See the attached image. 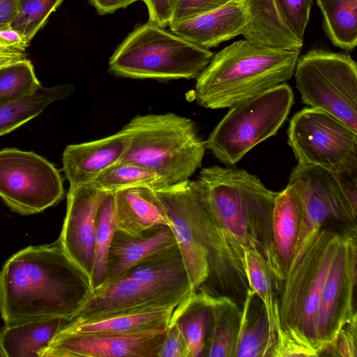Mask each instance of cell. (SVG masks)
<instances>
[{
  "instance_id": "obj_41",
  "label": "cell",
  "mask_w": 357,
  "mask_h": 357,
  "mask_svg": "<svg viewBox=\"0 0 357 357\" xmlns=\"http://www.w3.org/2000/svg\"><path fill=\"white\" fill-rule=\"evenodd\" d=\"M335 174L345 195L357 206V171Z\"/></svg>"
},
{
  "instance_id": "obj_3",
  "label": "cell",
  "mask_w": 357,
  "mask_h": 357,
  "mask_svg": "<svg viewBox=\"0 0 357 357\" xmlns=\"http://www.w3.org/2000/svg\"><path fill=\"white\" fill-rule=\"evenodd\" d=\"M299 55L300 50L234 42L213 55L196 79V102L208 109L230 108L290 79Z\"/></svg>"
},
{
  "instance_id": "obj_7",
  "label": "cell",
  "mask_w": 357,
  "mask_h": 357,
  "mask_svg": "<svg viewBox=\"0 0 357 357\" xmlns=\"http://www.w3.org/2000/svg\"><path fill=\"white\" fill-rule=\"evenodd\" d=\"M293 103V90L284 82L232 106L209 135L206 149L222 163L235 165L277 133Z\"/></svg>"
},
{
  "instance_id": "obj_4",
  "label": "cell",
  "mask_w": 357,
  "mask_h": 357,
  "mask_svg": "<svg viewBox=\"0 0 357 357\" xmlns=\"http://www.w3.org/2000/svg\"><path fill=\"white\" fill-rule=\"evenodd\" d=\"M341 238L342 234L321 227L303 244L286 279L279 283L278 309L283 338L293 339L318 356V310Z\"/></svg>"
},
{
  "instance_id": "obj_25",
  "label": "cell",
  "mask_w": 357,
  "mask_h": 357,
  "mask_svg": "<svg viewBox=\"0 0 357 357\" xmlns=\"http://www.w3.org/2000/svg\"><path fill=\"white\" fill-rule=\"evenodd\" d=\"M68 321L61 318L5 325L0 331L3 357H39Z\"/></svg>"
},
{
  "instance_id": "obj_37",
  "label": "cell",
  "mask_w": 357,
  "mask_h": 357,
  "mask_svg": "<svg viewBox=\"0 0 357 357\" xmlns=\"http://www.w3.org/2000/svg\"><path fill=\"white\" fill-rule=\"evenodd\" d=\"M319 356H357V317L342 326L335 338L322 348Z\"/></svg>"
},
{
  "instance_id": "obj_44",
  "label": "cell",
  "mask_w": 357,
  "mask_h": 357,
  "mask_svg": "<svg viewBox=\"0 0 357 357\" xmlns=\"http://www.w3.org/2000/svg\"><path fill=\"white\" fill-rule=\"evenodd\" d=\"M27 59L25 52L3 50H0V69Z\"/></svg>"
},
{
  "instance_id": "obj_38",
  "label": "cell",
  "mask_w": 357,
  "mask_h": 357,
  "mask_svg": "<svg viewBox=\"0 0 357 357\" xmlns=\"http://www.w3.org/2000/svg\"><path fill=\"white\" fill-rule=\"evenodd\" d=\"M288 24L301 39L310 20L312 0H275Z\"/></svg>"
},
{
  "instance_id": "obj_18",
  "label": "cell",
  "mask_w": 357,
  "mask_h": 357,
  "mask_svg": "<svg viewBox=\"0 0 357 357\" xmlns=\"http://www.w3.org/2000/svg\"><path fill=\"white\" fill-rule=\"evenodd\" d=\"M248 20L245 1L231 0L220 8L169 27L172 32L209 49L241 35Z\"/></svg>"
},
{
  "instance_id": "obj_8",
  "label": "cell",
  "mask_w": 357,
  "mask_h": 357,
  "mask_svg": "<svg viewBox=\"0 0 357 357\" xmlns=\"http://www.w3.org/2000/svg\"><path fill=\"white\" fill-rule=\"evenodd\" d=\"M302 102L334 116L357 133V66L349 54L312 48L294 69Z\"/></svg>"
},
{
  "instance_id": "obj_15",
  "label": "cell",
  "mask_w": 357,
  "mask_h": 357,
  "mask_svg": "<svg viewBox=\"0 0 357 357\" xmlns=\"http://www.w3.org/2000/svg\"><path fill=\"white\" fill-rule=\"evenodd\" d=\"M102 191L92 183L70 186L61 232L57 240L67 256L89 278L95 248L96 216Z\"/></svg>"
},
{
  "instance_id": "obj_34",
  "label": "cell",
  "mask_w": 357,
  "mask_h": 357,
  "mask_svg": "<svg viewBox=\"0 0 357 357\" xmlns=\"http://www.w3.org/2000/svg\"><path fill=\"white\" fill-rule=\"evenodd\" d=\"M41 86L27 58L0 69V103L22 98Z\"/></svg>"
},
{
  "instance_id": "obj_17",
  "label": "cell",
  "mask_w": 357,
  "mask_h": 357,
  "mask_svg": "<svg viewBox=\"0 0 357 357\" xmlns=\"http://www.w3.org/2000/svg\"><path fill=\"white\" fill-rule=\"evenodd\" d=\"M130 140V136L121 130L100 139L68 145L62 162L70 186L89 183L119 162L129 148Z\"/></svg>"
},
{
  "instance_id": "obj_23",
  "label": "cell",
  "mask_w": 357,
  "mask_h": 357,
  "mask_svg": "<svg viewBox=\"0 0 357 357\" xmlns=\"http://www.w3.org/2000/svg\"><path fill=\"white\" fill-rule=\"evenodd\" d=\"M114 193L116 231L134 235L156 226H170L155 190L136 187Z\"/></svg>"
},
{
  "instance_id": "obj_42",
  "label": "cell",
  "mask_w": 357,
  "mask_h": 357,
  "mask_svg": "<svg viewBox=\"0 0 357 357\" xmlns=\"http://www.w3.org/2000/svg\"><path fill=\"white\" fill-rule=\"evenodd\" d=\"M21 0H0V29L12 26L20 6Z\"/></svg>"
},
{
  "instance_id": "obj_43",
  "label": "cell",
  "mask_w": 357,
  "mask_h": 357,
  "mask_svg": "<svg viewBox=\"0 0 357 357\" xmlns=\"http://www.w3.org/2000/svg\"><path fill=\"white\" fill-rule=\"evenodd\" d=\"M137 1L144 0H89L100 15L112 13Z\"/></svg>"
},
{
  "instance_id": "obj_13",
  "label": "cell",
  "mask_w": 357,
  "mask_h": 357,
  "mask_svg": "<svg viewBox=\"0 0 357 357\" xmlns=\"http://www.w3.org/2000/svg\"><path fill=\"white\" fill-rule=\"evenodd\" d=\"M168 324L124 333H72L60 330L39 357H158Z\"/></svg>"
},
{
  "instance_id": "obj_35",
  "label": "cell",
  "mask_w": 357,
  "mask_h": 357,
  "mask_svg": "<svg viewBox=\"0 0 357 357\" xmlns=\"http://www.w3.org/2000/svg\"><path fill=\"white\" fill-rule=\"evenodd\" d=\"M63 1L21 0L20 10L12 27L31 42Z\"/></svg>"
},
{
  "instance_id": "obj_45",
  "label": "cell",
  "mask_w": 357,
  "mask_h": 357,
  "mask_svg": "<svg viewBox=\"0 0 357 357\" xmlns=\"http://www.w3.org/2000/svg\"><path fill=\"white\" fill-rule=\"evenodd\" d=\"M238 1H245V0H238Z\"/></svg>"
},
{
  "instance_id": "obj_21",
  "label": "cell",
  "mask_w": 357,
  "mask_h": 357,
  "mask_svg": "<svg viewBox=\"0 0 357 357\" xmlns=\"http://www.w3.org/2000/svg\"><path fill=\"white\" fill-rule=\"evenodd\" d=\"M176 244L168 225L156 226L134 235L116 231L109 250L105 283L124 275L147 257Z\"/></svg>"
},
{
  "instance_id": "obj_14",
  "label": "cell",
  "mask_w": 357,
  "mask_h": 357,
  "mask_svg": "<svg viewBox=\"0 0 357 357\" xmlns=\"http://www.w3.org/2000/svg\"><path fill=\"white\" fill-rule=\"evenodd\" d=\"M192 181L155 190L181 252L193 291H199L208 274L207 254L200 241L191 208Z\"/></svg>"
},
{
  "instance_id": "obj_20",
  "label": "cell",
  "mask_w": 357,
  "mask_h": 357,
  "mask_svg": "<svg viewBox=\"0 0 357 357\" xmlns=\"http://www.w3.org/2000/svg\"><path fill=\"white\" fill-rule=\"evenodd\" d=\"M248 20L241 35L258 47L301 50L303 40L292 30L275 0H245Z\"/></svg>"
},
{
  "instance_id": "obj_29",
  "label": "cell",
  "mask_w": 357,
  "mask_h": 357,
  "mask_svg": "<svg viewBox=\"0 0 357 357\" xmlns=\"http://www.w3.org/2000/svg\"><path fill=\"white\" fill-rule=\"evenodd\" d=\"M241 319V308L232 298L215 296L204 357H234Z\"/></svg>"
},
{
  "instance_id": "obj_33",
  "label": "cell",
  "mask_w": 357,
  "mask_h": 357,
  "mask_svg": "<svg viewBox=\"0 0 357 357\" xmlns=\"http://www.w3.org/2000/svg\"><path fill=\"white\" fill-rule=\"evenodd\" d=\"M91 183L100 191L111 192L136 187L157 190L166 186L161 178L152 171L124 162H117L110 166Z\"/></svg>"
},
{
  "instance_id": "obj_19",
  "label": "cell",
  "mask_w": 357,
  "mask_h": 357,
  "mask_svg": "<svg viewBox=\"0 0 357 357\" xmlns=\"http://www.w3.org/2000/svg\"><path fill=\"white\" fill-rule=\"evenodd\" d=\"M302 215L301 197L288 183L275 197L272 216V271L279 283L286 279L293 261Z\"/></svg>"
},
{
  "instance_id": "obj_47",
  "label": "cell",
  "mask_w": 357,
  "mask_h": 357,
  "mask_svg": "<svg viewBox=\"0 0 357 357\" xmlns=\"http://www.w3.org/2000/svg\"><path fill=\"white\" fill-rule=\"evenodd\" d=\"M0 356H1V352H0Z\"/></svg>"
},
{
  "instance_id": "obj_9",
  "label": "cell",
  "mask_w": 357,
  "mask_h": 357,
  "mask_svg": "<svg viewBox=\"0 0 357 357\" xmlns=\"http://www.w3.org/2000/svg\"><path fill=\"white\" fill-rule=\"evenodd\" d=\"M287 136L298 163L334 173L357 171V133L329 113L303 108L291 119Z\"/></svg>"
},
{
  "instance_id": "obj_36",
  "label": "cell",
  "mask_w": 357,
  "mask_h": 357,
  "mask_svg": "<svg viewBox=\"0 0 357 357\" xmlns=\"http://www.w3.org/2000/svg\"><path fill=\"white\" fill-rule=\"evenodd\" d=\"M231 0H169V26L222 6Z\"/></svg>"
},
{
  "instance_id": "obj_40",
  "label": "cell",
  "mask_w": 357,
  "mask_h": 357,
  "mask_svg": "<svg viewBox=\"0 0 357 357\" xmlns=\"http://www.w3.org/2000/svg\"><path fill=\"white\" fill-rule=\"evenodd\" d=\"M149 21L165 28L169 26L170 20L169 0H144Z\"/></svg>"
},
{
  "instance_id": "obj_22",
  "label": "cell",
  "mask_w": 357,
  "mask_h": 357,
  "mask_svg": "<svg viewBox=\"0 0 357 357\" xmlns=\"http://www.w3.org/2000/svg\"><path fill=\"white\" fill-rule=\"evenodd\" d=\"M124 275L146 287L183 298L193 291L178 244L147 257Z\"/></svg>"
},
{
  "instance_id": "obj_30",
  "label": "cell",
  "mask_w": 357,
  "mask_h": 357,
  "mask_svg": "<svg viewBox=\"0 0 357 357\" xmlns=\"http://www.w3.org/2000/svg\"><path fill=\"white\" fill-rule=\"evenodd\" d=\"M73 85L40 86L33 93L0 103V136L8 134L38 116L51 103L70 96Z\"/></svg>"
},
{
  "instance_id": "obj_16",
  "label": "cell",
  "mask_w": 357,
  "mask_h": 357,
  "mask_svg": "<svg viewBox=\"0 0 357 357\" xmlns=\"http://www.w3.org/2000/svg\"><path fill=\"white\" fill-rule=\"evenodd\" d=\"M184 299L123 275L93 291L71 320L86 321L119 313L175 308Z\"/></svg>"
},
{
  "instance_id": "obj_39",
  "label": "cell",
  "mask_w": 357,
  "mask_h": 357,
  "mask_svg": "<svg viewBox=\"0 0 357 357\" xmlns=\"http://www.w3.org/2000/svg\"><path fill=\"white\" fill-rule=\"evenodd\" d=\"M158 357H190L187 341L176 323L169 321Z\"/></svg>"
},
{
  "instance_id": "obj_10",
  "label": "cell",
  "mask_w": 357,
  "mask_h": 357,
  "mask_svg": "<svg viewBox=\"0 0 357 357\" xmlns=\"http://www.w3.org/2000/svg\"><path fill=\"white\" fill-rule=\"evenodd\" d=\"M63 197L60 172L46 158L15 148L0 150V198L12 211L38 213Z\"/></svg>"
},
{
  "instance_id": "obj_31",
  "label": "cell",
  "mask_w": 357,
  "mask_h": 357,
  "mask_svg": "<svg viewBox=\"0 0 357 357\" xmlns=\"http://www.w3.org/2000/svg\"><path fill=\"white\" fill-rule=\"evenodd\" d=\"M324 31L333 45L349 52L357 45V0H317Z\"/></svg>"
},
{
  "instance_id": "obj_1",
  "label": "cell",
  "mask_w": 357,
  "mask_h": 357,
  "mask_svg": "<svg viewBox=\"0 0 357 357\" xmlns=\"http://www.w3.org/2000/svg\"><path fill=\"white\" fill-rule=\"evenodd\" d=\"M89 278L59 241L12 255L0 271V314L5 325L61 318L70 321L92 294Z\"/></svg>"
},
{
  "instance_id": "obj_46",
  "label": "cell",
  "mask_w": 357,
  "mask_h": 357,
  "mask_svg": "<svg viewBox=\"0 0 357 357\" xmlns=\"http://www.w3.org/2000/svg\"><path fill=\"white\" fill-rule=\"evenodd\" d=\"M0 50H3L0 48Z\"/></svg>"
},
{
  "instance_id": "obj_11",
  "label": "cell",
  "mask_w": 357,
  "mask_h": 357,
  "mask_svg": "<svg viewBox=\"0 0 357 357\" xmlns=\"http://www.w3.org/2000/svg\"><path fill=\"white\" fill-rule=\"evenodd\" d=\"M288 183L294 186L303 204L295 255L307 238L327 222H336L356 229L357 206L345 195L334 172L298 163L291 172Z\"/></svg>"
},
{
  "instance_id": "obj_26",
  "label": "cell",
  "mask_w": 357,
  "mask_h": 357,
  "mask_svg": "<svg viewBox=\"0 0 357 357\" xmlns=\"http://www.w3.org/2000/svg\"><path fill=\"white\" fill-rule=\"evenodd\" d=\"M215 296L193 291L173 310L169 321L176 323L188 343L190 357L204 356Z\"/></svg>"
},
{
  "instance_id": "obj_32",
  "label": "cell",
  "mask_w": 357,
  "mask_h": 357,
  "mask_svg": "<svg viewBox=\"0 0 357 357\" xmlns=\"http://www.w3.org/2000/svg\"><path fill=\"white\" fill-rule=\"evenodd\" d=\"M116 231L115 193L102 192L96 216L94 259L90 277L92 291L106 282L108 254Z\"/></svg>"
},
{
  "instance_id": "obj_12",
  "label": "cell",
  "mask_w": 357,
  "mask_h": 357,
  "mask_svg": "<svg viewBox=\"0 0 357 357\" xmlns=\"http://www.w3.org/2000/svg\"><path fill=\"white\" fill-rule=\"evenodd\" d=\"M356 264V230L349 229L342 234L321 293L317 321L320 352L344 325L357 317L354 305Z\"/></svg>"
},
{
  "instance_id": "obj_24",
  "label": "cell",
  "mask_w": 357,
  "mask_h": 357,
  "mask_svg": "<svg viewBox=\"0 0 357 357\" xmlns=\"http://www.w3.org/2000/svg\"><path fill=\"white\" fill-rule=\"evenodd\" d=\"M276 337L271 331L265 307L248 289L241 307V319L234 357H274Z\"/></svg>"
},
{
  "instance_id": "obj_28",
  "label": "cell",
  "mask_w": 357,
  "mask_h": 357,
  "mask_svg": "<svg viewBox=\"0 0 357 357\" xmlns=\"http://www.w3.org/2000/svg\"><path fill=\"white\" fill-rule=\"evenodd\" d=\"M174 308L124 312L86 321L70 320L61 331L72 333H124L146 330L169 321Z\"/></svg>"
},
{
  "instance_id": "obj_27",
  "label": "cell",
  "mask_w": 357,
  "mask_h": 357,
  "mask_svg": "<svg viewBox=\"0 0 357 357\" xmlns=\"http://www.w3.org/2000/svg\"><path fill=\"white\" fill-rule=\"evenodd\" d=\"M241 248L243 252V264L248 286L260 298L265 307L271 331L276 337L277 346L284 336L278 309L279 282L260 252Z\"/></svg>"
},
{
  "instance_id": "obj_6",
  "label": "cell",
  "mask_w": 357,
  "mask_h": 357,
  "mask_svg": "<svg viewBox=\"0 0 357 357\" xmlns=\"http://www.w3.org/2000/svg\"><path fill=\"white\" fill-rule=\"evenodd\" d=\"M213 53L149 21L133 30L109 61V71L132 79H197Z\"/></svg>"
},
{
  "instance_id": "obj_5",
  "label": "cell",
  "mask_w": 357,
  "mask_h": 357,
  "mask_svg": "<svg viewBox=\"0 0 357 357\" xmlns=\"http://www.w3.org/2000/svg\"><path fill=\"white\" fill-rule=\"evenodd\" d=\"M121 130L131 140L119 162L152 171L166 186L189 179L202 165L205 142L190 119L174 113L137 115Z\"/></svg>"
},
{
  "instance_id": "obj_2",
  "label": "cell",
  "mask_w": 357,
  "mask_h": 357,
  "mask_svg": "<svg viewBox=\"0 0 357 357\" xmlns=\"http://www.w3.org/2000/svg\"><path fill=\"white\" fill-rule=\"evenodd\" d=\"M208 208L240 254L260 252L272 270V216L277 192L244 169L218 165L202 169L197 180Z\"/></svg>"
}]
</instances>
